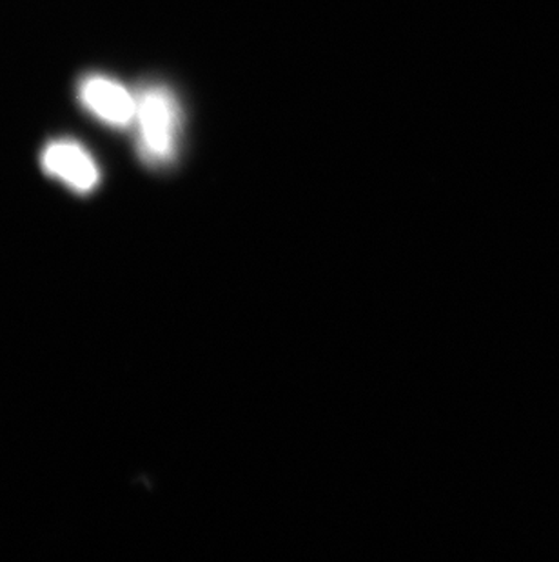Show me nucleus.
Wrapping results in <instances>:
<instances>
[{
	"mask_svg": "<svg viewBox=\"0 0 559 562\" xmlns=\"http://www.w3.org/2000/svg\"><path fill=\"white\" fill-rule=\"evenodd\" d=\"M43 170L77 193H90L101 182V168L90 149L73 138H57L43 149Z\"/></svg>",
	"mask_w": 559,
	"mask_h": 562,
	"instance_id": "3",
	"label": "nucleus"
},
{
	"mask_svg": "<svg viewBox=\"0 0 559 562\" xmlns=\"http://www.w3.org/2000/svg\"><path fill=\"white\" fill-rule=\"evenodd\" d=\"M137 133L138 157L149 166H168L179 151L182 108L168 86L149 82L138 88Z\"/></svg>",
	"mask_w": 559,
	"mask_h": 562,
	"instance_id": "1",
	"label": "nucleus"
},
{
	"mask_svg": "<svg viewBox=\"0 0 559 562\" xmlns=\"http://www.w3.org/2000/svg\"><path fill=\"white\" fill-rule=\"evenodd\" d=\"M77 97L80 106L106 126L124 130L135 123L137 91L129 90L110 75H85L80 79Z\"/></svg>",
	"mask_w": 559,
	"mask_h": 562,
	"instance_id": "2",
	"label": "nucleus"
}]
</instances>
